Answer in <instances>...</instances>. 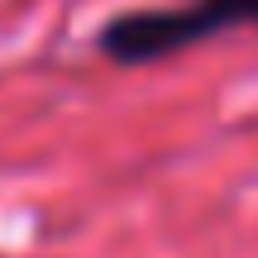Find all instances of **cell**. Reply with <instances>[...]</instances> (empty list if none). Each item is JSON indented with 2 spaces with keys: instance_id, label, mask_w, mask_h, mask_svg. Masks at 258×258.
I'll list each match as a JSON object with an SVG mask.
<instances>
[{
  "instance_id": "1",
  "label": "cell",
  "mask_w": 258,
  "mask_h": 258,
  "mask_svg": "<svg viewBox=\"0 0 258 258\" xmlns=\"http://www.w3.org/2000/svg\"><path fill=\"white\" fill-rule=\"evenodd\" d=\"M244 24H258V0H191L177 10H134L101 29V53L124 67H139Z\"/></svg>"
}]
</instances>
